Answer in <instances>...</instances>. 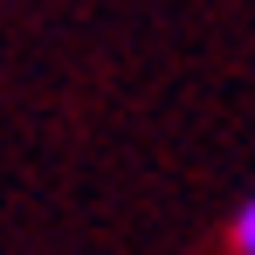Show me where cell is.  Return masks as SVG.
Returning a JSON list of instances; mask_svg holds the SVG:
<instances>
[{"instance_id": "6da1fadb", "label": "cell", "mask_w": 255, "mask_h": 255, "mask_svg": "<svg viewBox=\"0 0 255 255\" xmlns=\"http://www.w3.org/2000/svg\"><path fill=\"white\" fill-rule=\"evenodd\" d=\"M228 255H255V193L235 200V214H228Z\"/></svg>"}]
</instances>
